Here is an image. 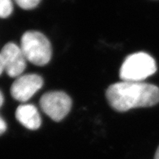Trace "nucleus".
Here are the masks:
<instances>
[{"instance_id":"obj_1","label":"nucleus","mask_w":159,"mask_h":159,"mask_svg":"<svg viewBox=\"0 0 159 159\" xmlns=\"http://www.w3.org/2000/svg\"><path fill=\"white\" fill-rule=\"evenodd\" d=\"M106 98L113 109L125 112L130 109L147 108L158 104L159 88L142 82L122 81L108 87Z\"/></svg>"},{"instance_id":"obj_2","label":"nucleus","mask_w":159,"mask_h":159,"mask_svg":"<svg viewBox=\"0 0 159 159\" xmlns=\"http://www.w3.org/2000/svg\"><path fill=\"white\" fill-rule=\"evenodd\" d=\"M156 70V63L153 57L148 53L140 52L125 58L119 70V77L122 81L142 82L155 74Z\"/></svg>"},{"instance_id":"obj_3","label":"nucleus","mask_w":159,"mask_h":159,"mask_svg":"<svg viewBox=\"0 0 159 159\" xmlns=\"http://www.w3.org/2000/svg\"><path fill=\"white\" fill-rule=\"evenodd\" d=\"M21 49L27 59L33 64L44 66L52 57L51 43L43 33L27 31L21 39Z\"/></svg>"},{"instance_id":"obj_4","label":"nucleus","mask_w":159,"mask_h":159,"mask_svg":"<svg viewBox=\"0 0 159 159\" xmlns=\"http://www.w3.org/2000/svg\"><path fill=\"white\" fill-rule=\"evenodd\" d=\"M40 106L47 116L60 122L69 114L71 108V99L63 91H54L45 93L40 99Z\"/></svg>"},{"instance_id":"obj_5","label":"nucleus","mask_w":159,"mask_h":159,"mask_svg":"<svg viewBox=\"0 0 159 159\" xmlns=\"http://www.w3.org/2000/svg\"><path fill=\"white\" fill-rule=\"evenodd\" d=\"M43 80L40 75L27 74L18 77L11 88V94L16 100L27 102L43 86Z\"/></svg>"},{"instance_id":"obj_6","label":"nucleus","mask_w":159,"mask_h":159,"mask_svg":"<svg viewBox=\"0 0 159 159\" xmlns=\"http://www.w3.org/2000/svg\"><path fill=\"white\" fill-rule=\"evenodd\" d=\"M0 54L7 74L11 77L16 78L21 76L27 65V59L21 47L14 43H7L4 46Z\"/></svg>"},{"instance_id":"obj_7","label":"nucleus","mask_w":159,"mask_h":159,"mask_svg":"<svg viewBox=\"0 0 159 159\" xmlns=\"http://www.w3.org/2000/svg\"><path fill=\"white\" fill-rule=\"evenodd\" d=\"M16 118L29 130H35L40 128L41 119L37 108L32 104L19 105L16 111Z\"/></svg>"},{"instance_id":"obj_8","label":"nucleus","mask_w":159,"mask_h":159,"mask_svg":"<svg viewBox=\"0 0 159 159\" xmlns=\"http://www.w3.org/2000/svg\"><path fill=\"white\" fill-rule=\"evenodd\" d=\"M13 6L11 0H0V18H7L13 12Z\"/></svg>"},{"instance_id":"obj_9","label":"nucleus","mask_w":159,"mask_h":159,"mask_svg":"<svg viewBox=\"0 0 159 159\" xmlns=\"http://www.w3.org/2000/svg\"><path fill=\"white\" fill-rule=\"evenodd\" d=\"M20 7L25 10H32L36 7L41 0H15Z\"/></svg>"},{"instance_id":"obj_10","label":"nucleus","mask_w":159,"mask_h":159,"mask_svg":"<svg viewBox=\"0 0 159 159\" xmlns=\"http://www.w3.org/2000/svg\"><path fill=\"white\" fill-rule=\"evenodd\" d=\"M6 129H7V124L2 117L0 116V135L3 134L6 131Z\"/></svg>"},{"instance_id":"obj_11","label":"nucleus","mask_w":159,"mask_h":159,"mask_svg":"<svg viewBox=\"0 0 159 159\" xmlns=\"http://www.w3.org/2000/svg\"><path fill=\"white\" fill-rule=\"evenodd\" d=\"M4 71H5V68H4L3 61H2V55L0 54V75L2 74Z\"/></svg>"},{"instance_id":"obj_12","label":"nucleus","mask_w":159,"mask_h":159,"mask_svg":"<svg viewBox=\"0 0 159 159\" xmlns=\"http://www.w3.org/2000/svg\"><path fill=\"white\" fill-rule=\"evenodd\" d=\"M3 102H4V97H3L2 93L1 91H0V108H1V107L2 106Z\"/></svg>"},{"instance_id":"obj_13","label":"nucleus","mask_w":159,"mask_h":159,"mask_svg":"<svg viewBox=\"0 0 159 159\" xmlns=\"http://www.w3.org/2000/svg\"><path fill=\"white\" fill-rule=\"evenodd\" d=\"M154 159H159V146H158V149H157V150H156V154H155Z\"/></svg>"}]
</instances>
